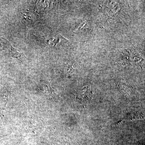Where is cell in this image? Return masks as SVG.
Returning a JSON list of instances; mask_svg holds the SVG:
<instances>
[{"label": "cell", "instance_id": "6da1fadb", "mask_svg": "<svg viewBox=\"0 0 145 145\" xmlns=\"http://www.w3.org/2000/svg\"><path fill=\"white\" fill-rule=\"evenodd\" d=\"M91 95L90 88L88 86H86L82 89L80 93L78 94L77 99L80 104L82 105H85L90 101Z\"/></svg>", "mask_w": 145, "mask_h": 145}, {"label": "cell", "instance_id": "3957f363", "mask_svg": "<svg viewBox=\"0 0 145 145\" xmlns=\"http://www.w3.org/2000/svg\"><path fill=\"white\" fill-rule=\"evenodd\" d=\"M10 52L14 57H16V58L20 60L21 61L23 60L24 58L25 57L24 54L22 51L19 50L14 48L12 46L11 47Z\"/></svg>", "mask_w": 145, "mask_h": 145}, {"label": "cell", "instance_id": "277c9868", "mask_svg": "<svg viewBox=\"0 0 145 145\" xmlns=\"http://www.w3.org/2000/svg\"><path fill=\"white\" fill-rule=\"evenodd\" d=\"M140 145V144H139V145Z\"/></svg>", "mask_w": 145, "mask_h": 145}, {"label": "cell", "instance_id": "7a4b0ae2", "mask_svg": "<svg viewBox=\"0 0 145 145\" xmlns=\"http://www.w3.org/2000/svg\"><path fill=\"white\" fill-rule=\"evenodd\" d=\"M119 88L121 91L122 93L127 98H130L132 96L133 91L129 86L127 85L125 83H120L119 85Z\"/></svg>", "mask_w": 145, "mask_h": 145}]
</instances>
